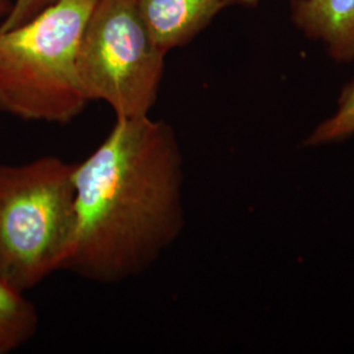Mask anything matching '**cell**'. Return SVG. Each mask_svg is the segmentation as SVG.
Returning <instances> with one entry per match:
<instances>
[{
	"label": "cell",
	"mask_w": 354,
	"mask_h": 354,
	"mask_svg": "<svg viewBox=\"0 0 354 354\" xmlns=\"http://www.w3.org/2000/svg\"><path fill=\"white\" fill-rule=\"evenodd\" d=\"M76 230L64 269L99 283L146 273L184 227V159L174 129L150 115L115 118L75 165Z\"/></svg>",
	"instance_id": "6da1fadb"
},
{
	"label": "cell",
	"mask_w": 354,
	"mask_h": 354,
	"mask_svg": "<svg viewBox=\"0 0 354 354\" xmlns=\"http://www.w3.org/2000/svg\"><path fill=\"white\" fill-rule=\"evenodd\" d=\"M97 0H57L0 33V112L66 125L89 100L77 73L83 29Z\"/></svg>",
	"instance_id": "7a4b0ae2"
},
{
	"label": "cell",
	"mask_w": 354,
	"mask_h": 354,
	"mask_svg": "<svg viewBox=\"0 0 354 354\" xmlns=\"http://www.w3.org/2000/svg\"><path fill=\"white\" fill-rule=\"evenodd\" d=\"M75 165H0V281L26 292L64 269L75 239Z\"/></svg>",
	"instance_id": "3957f363"
},
{
	"label": "cell",
	"mask_w": 354,
	"mask_h": 354,
	"mask_svg": "<svg viewBox=\"0 0 354 354\" xmlns=\"http://www.w3.org/2000/svg\"><path fill=\"white\" fill-rule=\"evenodd\" d=\"M165 58L134 0L96 1L77 49V73L89 102L108 104L115 118L149 115Z\"/></svg>",
	"instance_id": "277c9868"
},
{
	"label": "cell",
	"mask_w": 354,
	"mask_h": 354,
	"mask_svg": "<svg viewBox=\"0 0 354 354\" xmlns=\"http://www.w3.org/2000/svg\"><path fill=\"white\" fill-rule=\"evenodd\" d=\"M156 46L168 51L188 45L226 7L225 0H134Z\"/></svg>",
	"instance_id": "5b68a950"
},
{
	"label": "cell",
	"mask_w": 354,
	"mask_h": 354,
	"mask_svg": "<svg viewBox=\"0 0 354 354\" xmlns=\"http://www.w3.org/2000/svg\"><path fill=\"white\" fill-rule=\"evenodd\" d=\"M291 19L337 62L354 59V0H292Z\"/></svg>",
	"instance_id": "8992f818"
},
{
	"label": "cell",
	"mask_w": 354,
	"mask_h": 354,
	"mask_svg": "<svg viewBox=\"0 0 354 354\" xmlns=\"http://www.w3.org/2000/svg\"><path fill=\"white\" fill-rule=\"evenodd\" d=\"M38 327L37 307L26 292L0 281V354L19 351L36 336Z\"/></svg>",
	"instance_id": "52a82bcc"
},
{
	"label": "cell",
	"mask_w": 354,
	"mask_h": 354,
	"mask_svg": "<svg viewBox=\"0 0 354 354\" xmlns=\"http://www.w3.org/2000/svg\"><path fill=\"white\" fill-rule=\"evenodd\" d=\"M354 136V79L345 86L337 100V109L304 140V146H322L349 140Z\"/></svg>",
	"instance_id": "ba28073f"
},
{
	"label": "cell",
	"mask_w": 354,
	"mask_h": 354,
	"mask_svg": "<svg viewBox=\"0 0 354 354\" xmlns=\"http://www.w3.org/2000/svg\"><path fill=\"white\" fill-rule=\"evenodd\" d=\"M54 1L57 0H15L12 11L0 24V33L12 30L17 26L26 24Z\"/></svg>",
	"instance_id": "9c48e42d"
},
{
	"label": "cell",
	"mask_w": 354,
	"mask_h": 354,
	"mask_svg": "<svg viewBox=\"0 0 354 354\" xmlns=\"http://www.w3.org/2000/svg\"><path fill=\"white\" fill-rule=\"evenodd\" d=\"M13 3L11 0H0V21L3 23L12 11Z\"/></svg>",
	"instance_id": "30bf717a"
},
{
	"label": "cell",
	"mask_w": 354,
	"mask_h": 354,
	"mask_svg": "<svg viewBox=\"0 0 354 354\" xmlns=\"http://www.w3.org/2000/svg\"><path fill=\"white\" fill-rule=\"evenodd\" d=\"M259 1H260V0H225V4H226V7H227V6H232V4L253 7V6H257Z\"/></svg>",
	"instance_id": "8fae6325"
}]
</instances>
